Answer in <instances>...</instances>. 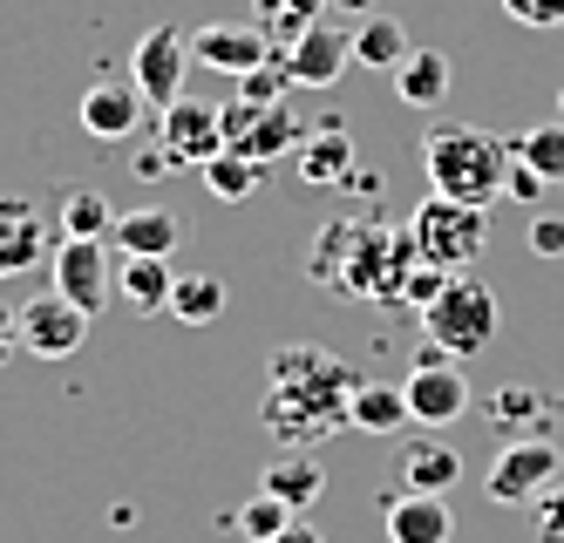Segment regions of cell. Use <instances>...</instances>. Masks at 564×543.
I'll return each mask as SVG.
<instances>
[{
	"mask_svg": "<svg viewBox=\"0 0 564 543\" xmlns=\"http://www.w3.org/2000/svg\"><path fill=\"white\" fill-rule=\"evenodd\" d=\"M368 381L354 360H340L334 347H313V340H286L265 360V394L259 414L265 428L286 442V448H313L340 428H354V388Z\"/></svg>",
	"mask_w": 564,
	"mask_h": 543,
	"instance_id": "cell-1",
	"label": "cell"
},
{
	"mask_svg": "<svg viewBox=\"0 0 564 543\" xmlns=\"http://www.w3.org/2000/svg\"><path fill=\"white\" fill-rule=\"evenodd\" d=\"M422 265L409 225H381V218H327L319 238L306 245V279L340 292V300H375L401 306L409 272Z\"/></svg>",
	"mask_w": 564,
	"mask_h": 543,
	"instance_id": "cell-2",
	"label": "cell"
},
{
	"mask_svg": "<svg viewBox=\"0 0 564 543\" xmlns=\"http://www.w3.org/2000/svg\"><path fill=\"white\" fill-rule=\"evenodd\" d=\"M510 143L476 130V122H435L422 137V171H429V191L435 197H456V204H490L510 191Z\"/></svg>",
	"mask_w": 564,
	"mask_h": 543,
	"instance_id": "cell-3",
	"label": "cell"
},
{
	"mask_svg": "<svg viewBox=\"0 0 564 543\" xmlns=\"http://www.w3.org/2000/svg\"><path fill=\"white\" fill-rule=\"evenodd\" d=\"M497 319H503L497 313V292L482 285V279H469V272H449V285L422 306V340L442 360H469V354H482V347L497 340Z\"/></svg>",
	"mask_w": 564,
	"mask_h": 543,
	"instance_id": "cell-4",
	"label": "cell"
},
{
	"mask_svg": "<svg viewBox=\"0 0 564 543\" xmlns=\"http://www.w3.org/2000/svg\"><path fill=\"white\" fill-rule=\"evenodd\" d=\"M409 238H415L422 265L469 272L482 252H490V211H482V204H456V197H435L429 191L415 204V218H409Z\"/></svg>",
	"mask_w": 564,
	"mask_h": 543,
	"instance_id": "cell-5",
	"label": "cell"
},
{
	"mask_svg": "<svg viewBox=\"0 0 564 543\" xmlns=\"http://www.w3.org/2000/svg\"><path fill=\"white\" fill-rule=\"evenodd\" d=\"M557 476H564V448H557L551 435H510V442L497 448L490 476H482V496H490V503H503V510H531Z\"/></svg>",
	"mask_w": 564,
	"mask_h": 543,
	"instance_id": "cell-6",
	"label": "cell"
},
{
	"mask_svg": "<svg viewBox=\"0 0 564 543\" xmlns=\"http://www.w3.org/2000/svg\"><path fill=\"white\" fill-rule=\"evenodd\" d=\"M184 68H191V34H184V28L156 21V28L137 34V48H130V82L143 89L150 109L184 102Z\"/></svg>",
	"mask_w": 564,
	"mask_h": 543,
	"instance_id": "cell-7",
	"label": "cell"
},
{
	"mask_svg": "<svg viewBox=\"0 0 564 543\" xmlns=\"http://www.w3.org/2000/svg\"><path fill=\"white\" fill-rule=\"evenodd\" d=\"M48 285L62 300H75L89 319L116 300V265H109V238H62L48 252Z\"/></svg>",
	"mask_w": 564,
	"mask_h": 543,
	"instance_id": "cell-8",
	"label": "cell"
},
{
	"mask_svg": "<svg viewBox=\"0 0 564 543\" xmlns=\"http://www.w3.org/2000/svg\"><path fill=\"white\" fill-rule=\"evenodd\" d=\"M14 326H21V354H34V360H68L89 340V313L75 300H62L55 285L34 292L28 306H14Z\"/></svg>",
	"mask_w": 564,
	"mask_h": 543,
	"instance_id": "cell-9",
	"label": "cell"
},
{
	"mask_svg": "<svg viewBox=\"0 0 564 543\" xmlns=\"http://www.w3.org/2000/svg\"><path fill=\"white\" fill-rule=\"evenodd\" d=\"M401 394H409V414L422 428H456L469 414V381H463V367L442 360V354H422L409 367V381H401Z\"/></svg>",
	"mask_w": 564,
	"mask_h": 543,
	"instance_id": "cell-10",
	"label": "cell"
},
{
	"mask_svg": "<svg viewBox=\"0 0 564 543\" xmlns=\"http://www.w3.org/2000/svg\"><path fill=\"white\" fill-rule=\"evenodd\" d=\"M279 48H272V34L265 28H252V21H212V28H197L191 34V62H205V68H218V75H252L259 62H272Z\"/></svg>",
	"mask_w": 564,
	"mask_h": 543,
	"instance_id": "cell-11",
	"label": "cell"
},
{
	"mask_svg": "<svg viewBox=\"0 0 564 543\" xmlns=\"http://www.w3.org/2000/svg\"><path fill=\"white\" fill-rule=\"evenodd\" d=\"M55 211H42L34 197H0V279H21L48 259Z\"/></svg>",
	"mask_w": 564,
	"mask_h": 543,
	"instance_id": "cell-12",
	"label": "cell"
},
{
	"mask_svg": "<svg viewBox=\"0 0 564 543\" xmlns=\"http://www.w3.org/2000/svg\"><path fill=\"white\" fill-rule=\"evenodd\" d=\"M279 55L293 68V89H334V82L354 68V34L334 28V21H313L293 48H279Z\"/></svg>",
	"mask_w": 564,
	"mask_h": 543,
	"instance_id": "cell-13",
	"label": "cell"
},
{
	"mask_svg": "<svg viewBox=\"0 0 564 543\" xmlns=\"http://www.w3.org/2000/svg\"><path fill=\"white\" fill-rule=\"evenodd\" d=\"M143 116H150V102H143L137 82H123V75L89 82V96H83V130H89L96 143H130V137L143 130Z\"/></svg>",
	"mask_w": 564,
	"mask_h": 543,
	"instance_id": "cell-14",
	"label": "cell"
},
{
	"mask_svg": "<svg viewBox=\"0 0 564 543\" xmlns=\"http://www.w3.org/2000/svg\"><path fill=\"white\" fill-rule=\"evenodd\" d=\"M463 482V455L442 442L435 428L429 435H409L394 448V489H415V496H449Z\"/></svg>",
	"mask_w": 564,
	"mask_h": 543,
	"instance_id": "cell-15",
	"label": "cell"
},
{
	"mask_svg": "<svg viewBox=\"0 0 564 543\" xmlns=\"http://www.w3.org/2000/svg\"><path fill=\"white\" fill-rule=\"evenodd\" d=\"M381 530H388V543H449L456 536V510H449V496L388 489L381 496Z\"/></svg>",
	"mask_w": 564,
	"mask_h": 543,
	"instance_id": "cell-16",
	"label": "cell"
},
{
	"mask_svg": "<svg viewBox=\"0 0 564 543\" xmlns=\"http://www.w3.org/2000/svg\"><path fill=\"white\" fill-rule=\"evenodd\" d=\"M156 137H164V150L177 156V171H205V163L225 150V130H218V102H171L164 109V130H156Z\"/></svg>",
	"mask_w": 564,
	"mask_h": 543,
	"instance_id": "cell-17",
	"label": "cell"
},
{
	"mask_svg": "<svg viewBox=\"0 0 564 543\" xmlns=\"http://www.w3.org/2000/svg\"><path fill=\"white\" fill-rule=\"evenodd\" d=\"M109 245H116L123 259H171L177 245H184V218L164 211V204H143V211H116Z\"/></svg>",
	"mask_w": 564,
	"mask_h": 543,
	"instance_id": "cell-18",
	"label": "cell"
},
{
	"mask_svg": "<svg viewBox=\"0 0 564 543\" xmlns=\"http://www.w3.org/2000/svg\"><path fill=\"white\" fill-rule=\"evenodd\" d=\"M259 489H265V496H279V503H286V510L300 517L306 503H319V489H327V476H319V463H313L306 448H286V455H272V463H265Z\"/></svg>",
	"mask_w": 564,
	"mask_h": 543,
	"instance_id": "cell-19",
	"label": "cell"
},
{
	"mask_svg": "<svg viewBox=\"0 0 564 543\" xmlns=\"http://www.w3.org/2000/svg\"><path fill=\"white\" fill-rule=\"evenodd\" d=\"M347 163H354V137H347L340 116L306 130V143H300V177L306 184H347Z\"/></svg>",
	"mask_w": 564,
	"mask_h": 543,
	"instance_id": "cell-20",
	"label": "cell"
},
{
	"mask_svg": "<svg viewBox=\"0 0 564 543\" xmlns=\"http://www.w3.org/2000/svg\"><path fill=\"white\" fill-rule=\"evenodd\" d=\"M171 292H177L171 259H123L116 265V300L137 306V313H171Z\"/></svg>",
	"mask_w": 564,
	"mask_h": 543,
	"instance_id": "cell-21",
	"label": "cell"
},
{
	"mask_svg": "<svg viewBox=\"0 0 564 543\" xmlns=\"http://www.w3.org/2000/svg\"><path fill=\"white\" fill-rule=\"evenodd\" d=\"M449 82H456V68H449L442 48H409V62L394 68V96L409 109H435L442 96H449Z\"/></svg>",
	"mask_w": 564,
	"mask_h": 543,
	"instance_id": "cell-22",
	"label": "cell"
},
{
	"mask_svg": "<svg viewBox=\"0 0 564 543\" xmlns=\"http://www.w3.org/2000/svg\"><path fill=\"white\" fill-rule=\"evenodd\" d=\"M55 231L62 238H109L116 231V211H109V197L96 184H68L55 197Z\"/></svg>",
	"mask_w": 564,
	"mask_h": 543,
	"instance_id": "cell-23",
	"label": "cell"
},
{
	"mask_svg": "<svg viewBox=\"0 0 564 543\" xmlns=\"http://www.w3.org/2000/svg\"><path fill=\"white\" fill-rule=\"evenodd\" d=\"M401 422H415L401 381H360V388H354V428H360V435H394Z\"/></svg>",
	"mask_w": 564,
	"mask_h": 543,
	"instance_id": "cell-24",
	"label": "cell"
},
{
	"mask_svg": "<svg viewBox=\"0 0 564 543\" xmlns=\"http://www.w3.org/2000/svg\"><path fill=\"white\" fill-rule=\"evenodd\" d=\"M354 62L360 68H401V62H409V28H401L394 14H368V21H360L354 28Z\"/></svg>",
	"mask_w": 564,
	"mask_h": 543,
	"instance_id": "cell-25",
	"label": "cell"
},
{
	"mask_svg": "<svg viewBox=\"0 0 564 543\" xmlns=\"http://www.w3.org/2000/svg\"><path fill=\"white\" fill-rule=\"evenodd\" d=\"M218 313H225V279H212V272H177L171 319L177 326H212Z\"/></svg>",
	"mask_w": 564,
	"mask_h": 543,
	"instance_id": "cell-26",
	"label": "cell"
},
{
	"mask_svg": "<svg viewBox=\"0 0 564 543\" xmlns=\"http://www.w3.org/2000/svg\"><path fill=\"white\" fill-rule=\"evenodd\" d=\"M259 184H265V163H252L246 150H218V156L205 163V191L225 197V204H246Z\"/></svg>",
	"mask_w": 564,
	"mask_h": 543,
	"instance_id": "cell-27",
	"label": "cell"
},
{
	"mask_svg": "<svg viewBox=\"0 0 564 543\" xmlns=\"http://www.w3.org/2000/svg\"><path fill=\"white\" fill-rule=\"evenodd\" d=\"M510 150H517L523 171H538L544 184H564V116L557 122H538V130H523Z\"/></svg>",
	"mask_w": 564,
	"mask_h": 543,
	"instance_id": "cell-28",
	"label": "cell"
},
{
	"mask_svg": "<svg viewBox=\"0 0 564 543\" xmlns=\"http://www.w3.org/2000/svg\"><path fill=\"white\" fill-rule=\"evenodd\" d=\"M259 8V28L272 34V48H293V41L327 14V0H252Z\"/></svg>",
	"mask_w": 564,
	"mask_h": 543,
	"instance_id": "cell-29",
	"label": "cell"
},
{
	"mask_svg": "<svg viewBox=\"0 0 564 543\" xmlns=\"http://www.w3.org/2000/svg\"><path fill=\"white\" fill-rule=\"evenodd\" d=\"M286 89H293L286 55H272V62H259L252 75H238V96H246V102H286Z\"/></svg>",
	"mask_w": 564,
	"mask_h": 543,
	"instance_id": "cell-30",
	"label": "cell"
},
{
	"mask_svg": "<svg viewBox=\"0 0 564 543\" xmlns=\"http://www.w3.org/2000/svg\"><path fill=\"white\" fill-rule=\"evenodd\" d=\"M286 523H293V510H286V503H279V496H265V489L252 496V503H246V510H238V530H246L252 543H272V536H279V530H286Z\"/></svg>",
	"mask_w": 564,
	"mask_h": 543,
	"instance_id": "cell-31",
	"label": "cell"
},
{
	"mask_svg": "<svg viewBox=\"0 0 564 543\" xmlns=\"http://www.w3.org/2000/svg\"><path fill=\"white\" fill-rule=\"evenodd\" d=\"M531 530H538V543H564V476L531 503Z\"/></svg>",
	"mask_w": 564,
	"mask_h": 543,
	"instance_id": "cell-32",
	"label": "cell"
},
{
	"mask_svg": "<svg viewBox=\"0 0 564 543\" xmlns=\"http://www.w3.org/2000/svg\"><path fill=\"white\" fill-rule=\"evenodd\" d=\"M490 414H497V422H510V435H531L523 422L538 414V394H531V388H503V394L490 401Z\"/></svg>",
	"mask_w": 564,
	"mask_h": 543,
	"instance_id": "cell-33",
	"label": "cell"
},
{
	"mask_svg": "<svg viewBox=\"0 0 564 543\" xmlns=\"http://www.w3.org/2000/svg\"><path fill=\"white\" fill-rule=\"evenodd\" d=\"M517 28H564V0H503Z\"/></svg>",
	"mask_w": 564,
	"mask_h": 543,
	"instance_id": "cell-34",
	"label": "cell"
},
{
	"mask_svg": "<svg viewBox=\"0 0 564 543\" xmlns=\"http://www.w3.org/2000/svg\"><path fill=\"white\" fill-rule=\"evenodd\" d=\"M523 238H531V252H538V259H564V218H557V211H538Z\"/></svg>",
	"mask_w": 564,
	"mask_h": 543,
	"instance_id": "cell-35",
	"label": "cell"
},
{
	"mask_svg": "<svg viewBox=\"0 0 564 543\" xmlns=\"http://www.w3.org/2000/svg\"><path fill=\"white\" fill-rule=\"evenodd\" d=\"M130 171H137V177H164V171H177V156L164 150V137H156V143H143V150H137Z\"/></svg>",
	"mask_w": 564,
	"mask_h": 543,
	"instance_id": "cell-36",
	"label": "cell"
},
{
	"mask_svg": "<svg viewBox=\"0 0 564 543\" xmlns=\"http://www.w3.org/2000/svg\"><path fill=\"white\" fill-rule=\"evenodd\" d=\"M510 156H517V150H510ZM510 197L538 204V197H544V177H538V171H523V163H510Z\"/></svg>",
	"mask_w": 564,
	"mask_h": 543,
	"instance_id": "cell-37",
	"label": "cell"
},
{
	"mask_svg": "<svg viewBox=\"0 0 564 543\" xmlns=\"http://www.w3.org/2000/svg\"><path fill=\"white\" fill-rule=\"evenodd\" d=\"M21 347V326H14V306H0V360Z\"/></svg>",
	"mask_w": 564,
	"mask_h": 543,
	"instance_id": "cell-38",
	"label": "cell"
},
{
	"mask_svg": "<svg viewBox=\"0 0 564 543\" xmlns=\"http://www.w3.org/2000/svg\"><path fill=\"white\" fill-rule=\"evenodd\" d=\"M272 543H319V530H313V523H300V517H293V523H286V530H279V536H272Z\"/></svg>",
	"mask_w": 564,
	"mask_h": 543,
	"instance_id": "cell-39",
	"label": "cell"
},
{
	"mask_svg": "<svg viewBox=\"0 0 564 543\" xmlns=\"http://www.w3.org/2000/svg\"><path fill=\"white\" fill-rule=\"evenodd\" d=\"M327 8H334V14H354V21H368V14H375V0H327Z\"/></svg>",
	"mask_w": 564,
	"mask_h": 543,
	"instance_id": "cell-40",
	"label": "cell"
},
{
	"mask_svg": "<svg viewBox=\"0 0 564 543\" xmlns=\"http://www.w3.org/2000/svg\"><path fill=\"white\" fill-rule=\"evenodd\" d=\"M557 116H564V89H557Z\"/></svg>",
	"mask_w": 564,
	"mask_h": 543,
	"instance_id": "cell-41",
	"label": "cell"
}]
</instances>
